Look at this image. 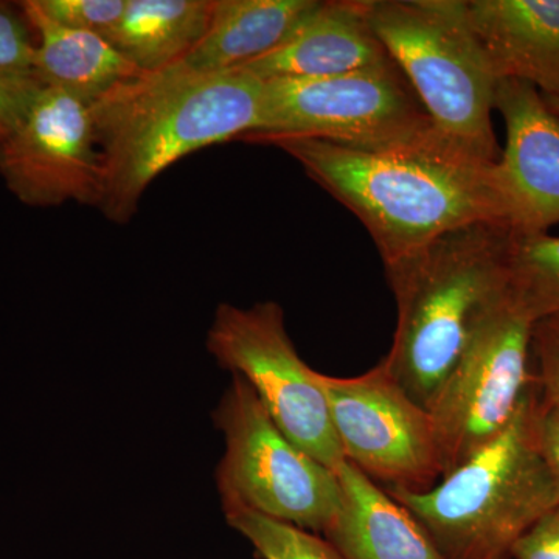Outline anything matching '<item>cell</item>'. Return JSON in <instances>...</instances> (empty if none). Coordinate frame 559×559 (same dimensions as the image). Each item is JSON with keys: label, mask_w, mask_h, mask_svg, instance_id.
Wrapping results in <instances>:
<instances>
[{"label": "cell", "mask_w": 559, "mask_h": 559, "mask_svg": "<svg viewBox=\"0 0 559 559\" xmlns=\"http://www.w3.org/2000/svg\"><path fill=\"white\" fill-rule=\"evenodd\" d=\"M35 33L20 5L0 2V70L35 75Z\"/></svg>", "instance_id": "22"}, {"label": "cell", "mask_w": 559, "mask_h": 559, "mask_svg": "<svg viewBox=\"0 0 559 559\" xmlns=\"http://www.w3.org/2000/svg\"><path fill=\"white\" fill-rule=\"evenodd\" d=\"M36 3L51 21L106 39L127 9V0H36Z\"/></svg>", "instance_id": "21"}, {"label": "cell", "mask_w": 559, "mask_h": 559, "mask_svg": "<svg viewBox=\"0 0 559 559\" xmlns=\"http://www.w3.org/2000/svg\"><path fill=\"white\" fill-rule=\"evenodd\" d=\"M535 320L510 290L480 319L428 407L444 477L498 437L535 378L530 373Z\"/></svg>", "instance_id": "8"}, {"label": "cell", "mask_w": 559, "mask_h": 559, "mask_svg": "<svg viewBox=\"0 0 559 559\" xmlns=\"http://www.w3.org/2000/svg\"><path fill=\"white\" fill-rule=\"evenodd\" d=\"M43 87L36 75L0 70V140L21 123Z\"/></svg>", "instance_id": "24"}, {"label": "cell", "mask_w": 559, "mask_h": 559, "mask_svg": "<svg viewBox=\"0 0 559 559\" xmlns=\"http://www.w3.org/2000/svg\"><path fill=\"white\" fill-rule=\"evenodd\" d=\"M532 355L538 360L535 382L540 403L559 411V316L540 319L533 326Z\"/></svg>", "instance_id": "23"}, {"label": "cell", "mask_w": 559, "mask_h": 559, "mask_svg": "<svg viewBox=\"0 0 559 559\" xmlns=\"http://www.w3.org/2000/svg\"><path fill=\"white\" fill-rule=\"evenodd\" d=\"M277 146L364 224L384 266L452 231L499 224L510 229L498 162L469 156L441 135L401 148L366 151L299 135H249Z\"/></svg>", "instance_id": "1"}, {"label": "cell", "mask_w": 559, "mask_h": 559, "mask_svg": "<svg viewBox=\"0 0 559 559\" xmlns=\"http://www.w3.org/2000/svg\"><path fill=\"white\" fill-rule=\"evenodd\" d=\"M207 348L223 369L248 382L275 426L296 447L336 471L345 462L329 403L316 373L304 362L275 301L250 308L221 304Z\"/></svg>", "instance_id": "9"}, {"label": "cell", "mask_w": 559, "mask_h": 559, "mask_svg": "<svg viewBox=\"0 0 559 559\" xmlns=\"http://www.w3.org/2000/svg\"><path fill=\"white\" fill-rule=\"evenodd\" d=\"M213 0H127L108 40L140 73L186 60L207 35Z\"/></svg>", "instance_id": "18"}, {"label": "cell", "mask_w": 559, "mask_h": 559, "mask_svg": "<svg viewBox=\"0 0 559 559\" xmlns=\"http://www.w3.org/2000/svg\"><path fill=\"white\" fill-rule=\"evenodd\" d=\"M495 109L506 123L498 175L513 234H549L559 224V117L524 81L498 80Z\"/></svg>", "instance_id": "12"}, {"label": "cell", "mask_w": 559, "mask_h": 559, "mask_svg": "<svg viewBox=\"0 0 559 559\" xmlns=\"http://www.w3.org/2000/svg\"><path fill=\"white\" fill-rule=\"evenodd\" d=\"M17 5L36 36L35 75L44 86L92 105L123 81L142 75L103 36L51 21L36 0Z\"/></svg>", "instance_id": "16"}, {"label": "cell", "mask_w": 559, "mask_h": 559, "mask_svg": "<svg viewBox=\"0 0 559 559\" xmlns=\"http://www.w3.org/2000/svg\"><path fill=\"white\" fill-rule=\"evenodd\" d=\"M462 7L496 79L559 97V0H462Z\"/></svg>", "instance_id": "14"}, {"label": "cell", "mask_w": 559, "mask_h": 559, "mask_svg": "<svg viewBox=\"0 0 559 559\" xmlns=\"http://www.w3.org/2000/svg\"><path fill=\"white\" fill-rule=\"evenodd\" d=\"M231 377L213 415L226 441L216 471L224 513L255 511L325 535L342 507L336 471L296 447L272 421L248 382Z\"/></svg>", "instance_id": "6"}, {"label": "cell", "mask_w": 559, "mask_h": 559, "mask_svg": "<svg viewBox=\"0 0 559 559\" xmlns=\"http://www.w3.org/2000/svg\"><path fill=\"white\" fill-rule=\"evenodd\" d=\"M544 100H546L547 106L559 117V97H544Z\"/></svg>", "instance_id": "27"}, {"label": "cell", "mask_w": 559, "mask_h": 559, "mask_svg": "<svg viewBox=\"0 0 559 559\" xmlns=\"http://www.w3.org/2000/svg\"><path fill=\"white\" fill-rule=\"evenodd\" d=\"M342 507L325 538L345 559H447L406 507L345 460Z\"/></svg>", "instance_id": "15"}, {"label": "cell", "mask_w": 559, "mask_h": 559, "mask_svg": "<svg viewBox=\"0 0 559 559\" xmlns=\"http://www.w3.org/2000/svg\"><path fill=\"white\" fill-rule=\"evenodd\" d=\"M347 462L389 489L425 491L441 479L436 428L380 362L358 377L316 373Z\"/></svg>", "instance_id": "10"}, {"label": "cell", "mask_w": 559, "mask_h": 559, "mask_svg": "<svg viewBox=\"0 0 559 559\" xmlns=\"http://www.w3.org/2000/svg\"><path fill=\"white\" fill-rule=\"evenodd\" d=\"M264 81L245 69L200 72L183 64L123 81L92 103L109 221L130 223L157 176L207 146L259 131Z\"/></svg>", "instance_id": "2"}, {"label": "cell", "mask_w": 559, "mask_h": 559, "mask_svg": "<svg viewBox=\"0 0 559 559\" xmlns=\"http://www.w3.org/2000/svg\"><path fill=\"white\" fill-rule=\"evenodd\" d=\"M263 81L260 128L245 138L299 135L384 151L439 135L395 62L325 79Z\"/></svg>", "instance_id": "7"}, {"label": "cell", "mask_w": 559, "mask_h": 559, "mask_svg": "<svg viewBox=\"0 0 559 559\" xmlns=\"http://www.w3.org/2000/svg\"><path fill=\"white\" fill-rule=\"evenodd\" d=\"M231 528L252 544L261 559H345L329 539L249 510L227 511Z\"/></svg>", "instance_id": "20"}, {"label": "cell", "mask_w": 559, "mask_h": 559, "mask_svg": "<svg viewBox=\"0 0 559 559\" xmlns=\"http://www.w3.org/2000/svg\"><path fill=\"white\" fill-rule=\"evenodd\" d=\"M0 176L31 207L100 205L103 170L91 105L44 86L21 123L0 140Z\"/></svg>", "instance_id": "11"}, {"label": "cell", "mask_w": 559, "mask_h": 559, "mask_svg": "<svg viewBox=\"0 0 559 559\" xmlns=\"http://www.w3.org/2000/svg\"><path fill=\"white\" fill-rule=\"evenodd\" d=\"M511 230L477 224L385 267L396 301L392 347L381 360L428 407L485 312L509 290Z\"/></svg>", "instance_id": "3"}, {"label": "cell", "mask_w": 559, "mask_h": 559, "mask_svg": "<svg viewBox=\"0 0 559 559\" xmlns=\"http://www.w3.org/2000/svg\"><path fill=\"white\" fill-rule=\"evenodd\" d=\"M511 559H559V506L540 518L511 547Z\"/></svg>", "instance_id": "25"}, {"label": "cell", "mask_w": 559, "mask_h": 559, "mask_svg": "<svg viewBox=\"0 0 559 559\" xmlns=\"http://www.w3.org/2000/svg\"><path fill=\"white\" fill-rule=\"evenodd\" d=\"M538 439L544 457L559 485V411L540 403L538 414Z\"/></svg>", "instance_id": "26"}, {"label": "cell", "mask_w": 559, "mask_h": 559, "mask_svg": "<svg viewBox=\"0 0 559 559\" xmlns=\"http://www.w3.org/2000/svg\"><path fill=\"white\" fill-rule=\"evenodd\" d=\"M366 3L371 27L441 138L476 159L498 162L491 121L498 79L466 24L462 0Z\"/></svg>", "instance_id": "5"}, {"label": "cell", "mask_w": 559, "mask_h": 559, "mask_svg": "<svg viewBox=\"0 0 559 559\" xmlns=\"http://www.w3.org/2000/svg\"><path fill=\"white\" fill-rule=\"evenodd\" d=\"M510 559V558H509Z\"/></svg>", "instance_id": "28"}, {"label": "cell", "mask_w": 559, "mask_h": 559, "mask_svg": "<svg viewBox=\"0 0 559 559\" xmlns=\"http://www.w3.org/2000/svg\"><path fill=\"white\" fill-rule=\"evenodd\" d=\"M507 282L511 296L535 322L559 316V237L511 231Z\"/></svg>", "instance_id": "19"}, {"label": "cell", "mask_w": 559, "mask_h": 559, "mask_svg": "<svg viewBox=\"0 0 559 559\" xmlns=\"http://www.w3.org/2000/svg\"><path fill=\"white\" fill-rule=\"evenodd\" d=\"M366 0H318L288 38L240 69L260 80L325 79L390 64Z\"/></svg>", "instance_id": "13"}, {"label": "cell", "mask_w": 559, "mask_h": 559, "mask_svg": "<svg viewBox=\"0 0 559 559\" xmlns=\"http://www.w3.org/2000/svg\"><path fill=\"white\" fill-rule=\"evenodd\" d=\"M539 407L532 384L506 429L433 487L388 489L444 558L509 559L514 543L559 506V485L540 450Z\"/></svg>", "instance_id": "4"}, {"label": "cell", "mask_w": 559, "mask_h": 559, "mask_svg": "<svg viewBox=\"0 0 559 559\" xmlns=\"http://www.w3.org/2000/svg\"><path fill=\"white\" fill-rule=\"evenodd\" d=\"M318 0H213L207 35L180 64L226 72L277 49Z\"/></svg>", "instance_id": "17"}]
</instances>
